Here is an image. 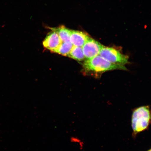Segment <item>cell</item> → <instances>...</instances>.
Listing matches in <instances>:
<instances>
[{
  "label": "cell",
  "instance_id": "cell-1",
  "mask_svg": "<svg viewBox=\"0 0 151 151\" xmlns=\"http://www.w3.org/2000/svg\"><path fill=\"white\" fill-rule=\"evenodd\" d=\"M83 68L85 71L87 72L96 73L117 69L127 70L124 65L111 63L99 55L86 59L84 63Z\"/></svg>",
  "mask_w": 151,
  "mask_h": 151
},
{
  "label": "cell",
  "instance_id": "cell-2",
  "mask_svg": "<svg viewBox=\"0 0 151 151\" xmlns=\"http://www.w3.org/2000/svg\"><path fill=\"white\" fill-rule=\"evenodd\" d=\"M151 119L150 109L142 106L134 111L132 116V127L134 132L142 131L148 127Z\"/></svg>",
  "mask_w": 151,
  "mask_h": 151
},
{
  "label": "cell",
  "instance_id": "cell-3",
  "mask_svg": "<svg viewBox=\"0 0 151 151\" xmlns=\"http://www.w3.org/2000/svg\"><path fill=\"white\" fill-rule=\"evenodd\" d=\"M99 55L111 63L124 65L129 63L128 56L124 55L115 48L103 46Z\"/></svg>",
  "mask_w": 151,
  "mask_h": 151
},
{
  "label": "cell",
  "instance_id": "cell-4",
  "mask_svg": "<svg viewBox=\"0 0 151 151\" xmlns=\"http://www.w3.org/2000/svg\"><path fill=\"white\" fill-rule=\"evenodd\" d=\"M103 46L97 41L90 37L82 47L85 58L89 59L99 55Z\"/></svg>",
  "mask_w": 151,
  "mask_h": 151
},
{
  "label": "cell",
  "instance_id": "cell-5",
  "mask_svg": "<svg viewBox=\"0 0 151 151\" xmlns=\"http://www.w3.org/2000/svg\"><path fill=\"white\" fill-rule=\"evenodd\" d=\"M62 42L58 33L52 31L47 35L43 44L45 48L53 52L59 47Z\"/></svg>",
  "mask_w": 151,
  "mask_h": 151
},
{
  "label": "cell",
  "instance_id": "cell-6",
  "mask_svg": "<svg viewBox=\"0 0 151 151\" xmlns=\"http://www.w3.org/2000/svg\"><path fill=\"white\" fill-rule=\"evenodd\" d=\"M90 37L84 32L71 30L70 41L74 46L82 47Z\"/></svg>",
  "mask_w": 151,
  "mask_h": 151
},
{
  "label": "cell",
  "instance_id": "cell-7",
  "mask_svg": "<svg viewBox=\"0 0 151 151\" xmlns=\"http://www.w3.org/2000/svg\"><path fill=\"white\" fill-rule=\"evenodd\" d=\"M52 31H55L58 34L62 42H70L71 30L65 26H61L57 28H50Z\"/></svg>",
  "mask_w": 151,
  "mask_h": 151
},
{
  "label": "cell",
  "instance_id": "cell-8",
  "mask_svg": "<svg viewBox=\"0 0 151 151\" xmlns=\"http://www.w3.org/2000/svg\"><path fill=\"white\" fill-rule=\"evenodd\" d=\"M68 56L80 61H82L86 58L83 52L82 47L74 46Z\"/></svg>",
  "mask_w": 151,
  "mask_h": 151
},
{
  "label": "cell",
  "instance_id": "cell-9",
  "mask_svg": "<svg viewBox=\"0 0 151 151\" xmlns=\"http://www.w3.org/2000/svg\"><path fill=\"white\" fill-rule=\"evenodd\" d=\"M73 45L70 42H62L58 48L53 52H56L61 55L68 56L72 49Z\"/></svg>",
  "mask_w": 151,
  "mask_h": 151
},
{
  "label": "cell",
  "instance_id": "cell-10",
  "mask_svg": "<svg viewBox=\"0 0 151 151\" xmlns=\"http://www.w3.org/2000/svg\"><path fill=\"white\" fill-rule=\"evenodd\" d=\"M70 142L73 144L78 145L79 148L81 150H82L84 148V143L80 138L76 136H72L70 138Z\"/></svg>",
  "mask_w": 151,
  "mask_h": 151
},
{
  "label": "cell",
  "instance_id": "cell-11",
  "mask_svg": "<svg viewBox=\"0 0 151 151\" xmlns=\"http://www.w3.org/2000/svg\"><path fill=\"white\" fill-rule=\"evenodd\" d=\"M148 151H151V149H150V150H149Z\"/></svg>",
  "mask_w": 151,
  "mask_h": 151
}]
</instances>
